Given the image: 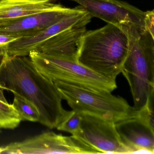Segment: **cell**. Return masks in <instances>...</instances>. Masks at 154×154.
Returning a JSON list of instances; mask_svg holds the SVG:
<instances>
[{"label": "cell", "mask_w": 154, "mask_h": 154, "mask_svg": "<svg viewBox=\"0 0 154 154\" xmlns=\"http://www.w3.org/2000/svg\"><path fill=\"white\" fill-rule=\"evenodd\" d=\"M20 38L12 35L0 33V49L6 51V48L11 43Z\"/></svg>", "instance_id": "cell-19"}, {"label": "cell", "mask_w": 154, "mask_h": 154, "mask_svg": "<svg viewBox=\"0 0 154 154\" xmlns=\"http://www.w3.org/2000/svg\"><path fill=\"white\" fill-rule=\"evenodd\" d=\"M56 0H54V1ZM75 2L92 17L117 26L134 24L144 27L146 12L119 0H69Z\"/></svg>", "instance_id": "cell-8"}, {"label": "cell", "mask_w": 154, "mask_h": 154, "mask_svg": "<svg viewBox=\"0 0 154 154\" xmlns=\"http://www.w3.org/2000/svg\"><path fill=\"white\" fill-rule=\"evenodd\" d=\"M29 56L38 71L53 82L110 92L117 87L116 80L101 76L77 61L47 56L36 50Z\"/></svg>", "instance_id": "cell-5"}, {"label": "cell", "mask_w": 154, "mask_h": 154, "mask_svg": "<svg viewBox=\"0 0 154 154\" xmlns=\"http://www.w3.org/2000/svg\"><path fill=\"white\" fill-rule=\"evenodd\" d=\"M5 150V146H2V147H0V154L3 153Z\"/></svg>", "instance_id": "cell-21"}, {"label": "cell", "mask_w": 154, "mask_h": 154, "mask_svg": "<svg viewBox=\"0 0 154 154\" xmlns=\"http://www.w3.org/2000/svg\"><path fill=\"white\" fill-rule=\"evenodd\" d=\"M144 108L147 121L154 132V90L150 95Z\"/></svg>", "instance_id": "cell-17"}, {"label": "cell", "mask_w": 154, "mask_h": 154, "mask_svg": "<svg viewBox=\"0 0 154 154\" xmlns=\"http://www.w3.org/2000/svg\"><path fill=\"white\" fill-rule=\"evenodd\" d=\"M3 91L0 88V127L14 129L19 125L22 120L13 104L7 102Z\"/></svg>", "instance_id": "cell-14"}, {"label": "cell", "mask_w": 154, "mask_h": 154, "mask_svg": "<svg viewBox=\"0 0 154 154\" xmlns=\"http://www.w3.org/2000/svg\"><path fill=\"white\" fill-rule=\"evenodd\" d=\"M81 122L82 115L72 110L71 114L58 126L57 129L76 136L80 131Z\"/></svg>", "instance_id": "cell-16"}, {"label": "cell", "mask_w": 154, "mask_h": 154, "mask_svg": "<svg viewBox=\"0 0 154 154\" xmlns=\"http://www.w3.org/2000/svg\"><path fill=\"white\" fill-rule=\"evenodd\" d=\"M1 127H0V133H1Z\"/></svg>", "instance_id": "cell-22"}, {"label": "cell", "mask_w": 154, "mask_h": 154, "mask_svg": "<svg viewBox=\"0 0 154 154\" xmlns=\"http://www.w3.org/2000/svg\"><path fill=\"white\" fill-rule=\"evenodd\" d=\"M92 18L91 15L79 5L77 11L52 26L32 36L21 38L12 42L6 48V53L11 56H29L32 51L36 50L54 35Z\"/></svg>", "instance_id": "cell-11"}, {"label": "cell", "mask_w": 154, "mask_h": 154, "mask_svg": "<svg viewBox=\"0 0 154 154\" xmlns=\"http://www.w3.org/2000/svg\"><path fill=\"white\" fill-rule=\"evenodd\" d=\"M0 88L32 103L39 113L38 123L50 129L57 128L72 112L64 109L55 83L38 71L29 56L5 53L0 66Z\"/></svg>", "instance_id": "cell-1"}, {"label": "cell", "mask_w": 154, "mask_h": 154, "mask_svg": "<svg viewBox=\"0 0 154 154\" xmlns=\"http://www.w3.org/2000/svg\"><path fill=\"white\" fill-rule=\"evenodd\" d=\"M6 53V51L0 49V66H1L2 62L5 55Z\"/></svg>", "instance_id": "cell-20"}, {"label": "cell", "mask_w": 154, "mask_h": 154, "mask_svg": "<svg viewBox=\"0 0 154 154\" xmlns=\"http://www.w3.org/2000/svg\"><path fill=\"white\" fill-rule=\"evenodd\" d=\"M79 9L61 6L54 10L0 23V33L20 38L34 35L58 22Z\"/></svg>", "instance_id": "cell-10"}, {"label": "cell", "mask_w": 154, "mask_h": 154, "mask_svg": "<svg viewBox=\"0 0 154 154\" xmlns=\"http://www.w3.org/2000/svg\"><path fill=\"white\" fill-rule=\"evenodd\" d=\"M62 100L72 110L81 115H89L116 123L136 110L121 97L104 90L90 89L54 81Z\"/></svg>", "instance_id": "cell-4"}, {"label": "cell", "mask_w": 154, "mask_h": 154, "mask_svg": "<svg viewBox=\"0 0 154 154\" xmlns=\"http://www.w3.org/2000/svg\"><path fill=\"white\" fill-rule=\"evenodd\" d=\"M129 47L128 36L120 26L108 24L86 31L82 39L77 62L109 79L122 72Z\"/></svg>", "instance_id": "cell-2"}, {"label": "cell", "mask_w": 154, "mask_h": 154, "mask_svg": "<svg viewBox=\"0 0 154 154\" xmlns=\"http://www.w3.org/2000/svg\"><path fill=\"white\" fill-rule=\"evenodd\" d=\"M54 0H0V23L54 10Z\"/></svg>", "instance_id": "cell-13"}, {"label": "cell", "mask_w": 154, "mask_h": 154, "mask_svg": "<svg viewBox=\"0 0 154 154\" xmlns=\"http://www.w3.org/2000/svg\"><path fill=\"white\" fill-rule=\"evenodd\" d=\"M4 154H101L74 136H65L48 132L5 146Z\"/></svg>", "instance_id": "cell-6"}, {"label": "cell", "mask_w": 154, "mask_h": 154, "mask_svg": "<svg viewBox=\"0 0 154 154\" xmlns=\"http://www.w3.org/2000/svg\"><path fill=\"white\" fill-rule=\"evenodd\" d=\"M91 19L54 35L40 45L36 50L54 58L77 61L78 52L86 26Z\"/></svg>", "instance_id": "cell-12"}, {"label": "cell", "mask_w": 154, "mask_h": 154, "mask_svg": "<svg viewBox=\"0 0 154 154\" xmlns=\"http://www.w3.org/2000/svg\"><path fill=\"white\" fill-rule=\"evenodd\" d=\"M14 95L13 105L22 121L39 122L40 115L36 107L29 101L18 94Z\"/></svg>", "instance_id": "cell-15"}, {"label": "cell", "mask_w": 154, "mask_h": 154, "mask_svg": "<svg viewBox=\"0 0 154 154\" xmlns=\"http://www.w3.org/2000/svg\"><path fill=\"white\" fill-rule=\"evenodd\" d=\"M128 36L129 47L122 72L131 88L136 110L144 108L154 90V42L145 27L120 26Z\"/></svg>", "instance_id": "cell-3"}, {"label": "cell", "mask_w": 154, "mask_h": 154, "mask_svg": "<svg viewBox=\"0 0 154 154\" xmlns=\"http://www.w3.org/2000/svg\"><path fill=\"white\" fill-rule=\"evenodd\" d=\"M76 137L100 153H130L121 141L115 123L97 117L82 115L81 130Z\"/></svg>", "instance_id": "cell-7"}, {"label": "cell", "mask_w": 154, "mask_h": 154, "mask_svg": "<svg viewBox=\"0 0 154 154\" xmlns=\"http://www.w3.org/2000/svg\"><path fill=\"white\" fill-rule=\"evenodd\" d=\"M115 124L121 141L131 152L143 151L154 153V132L147 121L144 108L136 109Z\"/></svg>", "instance_id": "cell-9"}, {"label": "cell", "mask_w": 154, "mask_h": 154, "mask_svg": "<svg viewBox=\"0 0 154 154\" xmlns=\"http://www.w3.org/2000/svg\"><path fill=\"white\" fill-rule=\"evenodd\" d=\"M144 27L151 34L154 42V10L146 11Z\"/></svg>", "instance_id": "cell-18"}]
</instances>
